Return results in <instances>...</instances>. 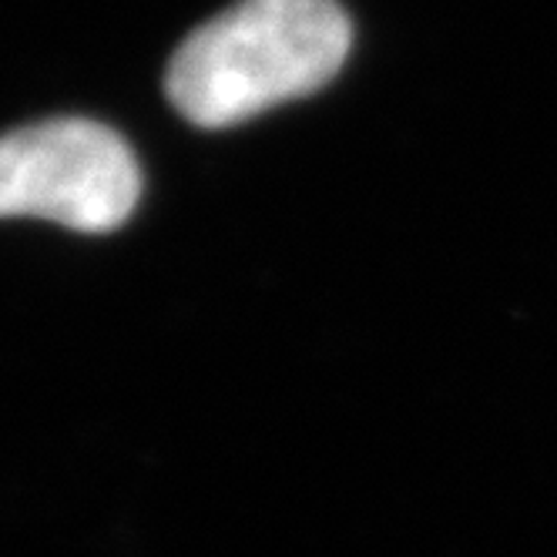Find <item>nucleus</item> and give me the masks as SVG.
I'll return each mask as SVG.
<instances>
[{"label":"nucleus","instance_id":"f257e3e1","mask_svg":"<svg viewBox=\"0 0 557 557\" xmlns=\"http://www.w3.org/2000/svg\"><path fill=\"white\" fill-rule=\"evenodd\" d=\"M349 45L336 0H238L185 37L165 91L191 125L232 128L330 85Z\"/></svg>","mask_w":557,"mask_h":557},{"label":"nucleus","instance_id":"f03ea898","mask_svg":"<svg viewBox=\"0 0 557 557\" xmlns=\"http://www.w3.org/2000/svg\"><path fill=\"white\" fill-rule=\"evenodd\" d=\"M141 195L128 141L88 117L0 135V219L30 215L77 232H111Z\"/></svg>","mask_w":557,"mask_h":557}]
</instances>
